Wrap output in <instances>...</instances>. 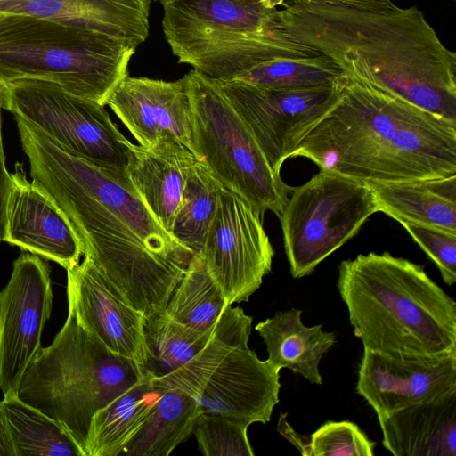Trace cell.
Returning a JSON list of instances; mask_svg holds the SVG:
<instances>
[{
	"label": "cell",
	"mask_w": 456,
	"mask_h": 456,
	"mask_svg": "<svg viewBox=\"0 0 456 456\" xmlns=\"http://www.w3.org/2000/svg\"><path fill=\"white\" fill-rule=\"evenodd\" d=\"M13 118L32 180L67 216L85 257L145 317L165 312L192 252L160 225L124 170L94 162Z\"/></svg>",
	"instance_id": "cell-1"
},
{
	"label": "cell",
	"mask_w": 456,
	"mask_h": 456,
	"mask_svg": "<svg viewBox=\"0 0 456 456\" xmlns=\"http://www.w3.org/2000/svg\"><path fill=\"white\" fill-rule=\"evenodd\" d=\"M280 28L359 82L456 123V53L417 7L371 11L286 1Z\"/></svg>",
	"instance_id": "cell-2"
},
{
	"label": "cell",
	"mask_w": 456,
	"mask_h": 456,
	"mask_svg": "<svg viewBox=\"0 0 456 456\" xmlns=\"http://www.w3.org/2000/svg\"><path fill=\"white\" fill-rule=\"evenodd\" d=\"M294 157L366 183L447 177L456 175V123L346 74Z\"/></svg>",
	"instance_id": "cell-3"
},
{
	"label": "cell",
	"mask_w": 456,
	"mask_h": 456,
	"mask_svg": "<svg viewBox=\"0 0 456 456\" xmlns=\"http://www.w3.org/2000/svg\"><path fill=\"white\" fill-rule=\"evenodd\" d=\"M337 287L364 349L456 354V303L422 265L388 252L358 255L339 264Z\"/></svg>",
	"instance_id": "cell-4"
},
{
	"label": "cell",
	"mask_w": 456,
	"mask_h": 456,
	"mask_svg": "<svg viewBox=\"0 0 456 456\" xmlns=\"http://www.w3.org/2000/svg\"><path fill=\"white\" fill-rule=\"evenodd\" d=\"M287 0H160L165 38L178 62L232 80L265 62L321 53L279 26Z\"/></svg>",
	"instance_id": "cell-5"
},
{
	"label": "cell",
	"mask_w": 456,
	"mask_h": 456,
	"mask_svg": "<svg viewBox=\"0 0 456 456\" xmlns=\"http://www.w3.org/2000/svg\"><path fill=\"white\" fill-rule=\"evenodd\" d=\"M145 373L135 361L110 350L69 310L52 344L27 369L17 395L54 419L84 452L94 414Z\"/></svg>",
	"instance_id": "cell-6"
},
{
	"label": "cell",
	"mask_w": 456,
	"mask_h": 456,
	"mask_svg": "<svg viewBox=\"0 0 456 456\" xmlns=\"http://www.w3.org/2000/svg\"><path fill=\"white\" fill-rule=\"evenodd\" d=\"M136 47L89 29L19 13L0 16V85L45 80L105 106Z\"/></svg>",
	"instance_id": "cell-7"
},
{
	"label": "cell",
	"mask_w": 456,
	"mask_h": 456,
	"mask_svg": "<svg viewBox=\"0 0 456 456\" xmlns=\"http://www.w3.org/2000/svg\"><path fill=\"white\" fill-rule=\"evenodd\" d=\"M253 318L228 305L212 338L189 362L155 379L195 398L202 412L220 414L250 426L270 421L279 403L280 370L248 347Z\"/></svg>",
	"instance_id": "cell-8"
},
{
	"label": "cell",
	"mask_w": 456,
	"mask_h": 456,
	"mask_svg": "<svg viewBox=\"0 0 456 456\" xmlns=\"http://www.w3.org/2000/svg\"><path fill=\"white\" fill-rule=\"evenodd\" d=\"M191 105L195 157L222 186L261 216H280L292 188L270 167L254 135L213 79L184 76Z\"/></svg>",
	"instance_id": "cell-9"
},
{
	"label": "cell",
	"mask_w": 456,
	"mask_h": 456,
	"mask_svg": "<svg viewBox=\"0 0 456 456\" xmlns=\"http://www.w3.org/2000/svg\"><path fill=\"white\" fill-rule=\"evenodd\" d=\"M291 192L279 218L293 278L312 273L379 212L368 183L336 172L320 170Z\"/></svg>",
	"instance_id": "cell-10"
},
{
	"label": "cell",
	"mask_w": 456,
	"mask_h": 456,
	"mask_svg": "<svg viewBox=\"0 0 456 456\" xmlns=\"http://www.w3.org/2000/svg\"><path fill=\"white\" fill-rule=\"evenodd\" d=\"M0 89L2 107L13 117L94 162L125 171L127 139L103 105L40 79H16L1 84Z\"/></svg>",
	"instance_id": "cell-11"
},
{
	"label": "cell",
	"mask_w": 456,
	"mask_h": 456,
	"mask_svg": "<svg viewBox=\"0 0 456 456\" xmlns=\"http://www.w3.org/2000/svg\"><path fill=\"white\" fill-rule=\"evenodd\" d=\"M213 80L278 175L283 162L340 96L341 80L332 86L297 89H265L240 80Z\"/></svg>",
	"instance_id": "cell-12"
},
{
	"label": "cell",
	"mask_w": 456,
	"mask_h": 456,
	"mask_svg": "<svg viewBox=\"0 0 456 456\" xmlns=\"http://www.w3.org/2000/svg\"><path fill=\"white\" fill-rule=\"evenodd\" d=\"M229 305L248 301L272 270L274 249L262 216L224 189L200 252Z\"/></svg>",
	"instance_id": "cell-13"
},
{
	"label": "cell",
	"mask_w": 456,
	"mask_h": 456,
	"mask_svg": "<svg viewBox=\"0 0 456 456\" xmlns=\"http://www.w3.org/2000/svg\"><path fill=\"white\" fill-rule=\"evenodd\" d=\"M51 270L42 257L25 251L12 264L0 290V389L17 395L27 369L41 350V336L51 316Z\"/></svg>",
	"instance_id": "cell-14"
},
{
	"label": "cell",
	"mask_w": 456,
	"mask_h": 456,
	"mask_svg": "<svg viewBox=\"0 0 456 456\" xmlns=\"http://www.w3.org/2000/svg\"><path fill=\"white\" fill-rule=\"evenodd\" d=\"M456 389V354L416 355L364 349L356 391L386 416Z\"/></svg>",
	"instance_id": "cell-15"
},
{
	"label": "cell",
	"mask_w": 456,
	"mask_h": 456,
	"mask_svg": "<svg viewBox=\"0 0 456 456\" xmlns=\"http://www.w3.org/2000/svg\"><path fill=\"white\" fill-rule=\"evenodd\" d=\"M4 241L66 270L78 265L83 255L81 241L67 216L42 185L28 181L20 162L11 173Z\"/></svg>",
	"instance_id": "cell-16"
},
{
	"label": "cell",
	"mask_w": 456,
	"mask_h": 456,
	"mask_svg": "<svg viewBox=\"0 0 456 456\" xmlns=\"http://www.w3.org/2000/svg\"><path fill=\"white\" fill-rule=\"evenodd\" d=\"M67 296L69 310L85 329L144 370L145 316L122 298L87 257L67 270Z\"/></svg>",
	"instance_id": "cell-17"
},
{
	"label": "cell",
	"mask_w": 456,
	"mask_h": 456,
	"mask_svg": "<svg viewBox=\"0 0 456 456\" xmlns=\"http://www.w3.org/2000/svg\"><path fill=\"white\" fill-rule=\"evenodd\" d=\"M106 105L139 145L151 147L160 135L169 134L195 155L191 105L184 77L165 81L127 76Z\"/></svg>",
	"instance_id": "cell-18"
},
{
	"label": "cell",
	"mask_w": 456,
	"mask_h": 456,
	"mask_svg": "<svg viewBox=\"0 0 456 456\" xmlns=\"http://www.w3.org/2000/svg\"><path fill=\"white\" fill-rule=\"evenodd\" d=\"M125 172L146 207L171 234L189 170L198 161L177 138L160 135L148 148L126 141Z\"/></svg>",
	"instance_id": "cell-19"
},
{
	"label": "cell",
	"mask_w": 456,
	"mask_h": 456,
	"mask_svg": "<svg viewBox=\"0 0 456 456\" xmlns=\"http://www.w3.org/2000/svg\"><path fill=\"white\" fill-rule=\"evenodd\" d=\"M151 0H4L1 13L55 20L138 47L149 35Z\"/></svg>",
	"instance_id": "cell-20"
},
{
	"label": "cell",
	"mask_w": 456,
	"mask_h": 456,
	"mask_svg": "<svg viewBox=\"0 0 456 456\" xmlns=\"http://www.w3.org/2000/svg\"><path fill=\"white\" fill-rule=\"evenodd\" d=\"M378 419L395 456H456V389Z\"/></svg>",
	"instance_id": "cell-21"
},
{
	"label": "cell",
	"mask_w": 456,
	"mask_h": 456,
	"mask_svg": "<svg viewBox=\"0 0 456 456\" xmlns=\"http://www.w3.org/2000/svg\"><path fill=\"white\" fill-rule=\"evenodd\" d=\"M302 311L291 308L277 312L258 322L255 330L268 352L267 362L278 370L287 368L311 383L322 384L319 363L336 341L333 332L322 330V324L307 327L301 321Z\"/></svg>",
	"instance_id": "cell-22"
},
{
	"label": "cell",
	"mask_w": 456,
	"mask_h": 456,
	"mask_svg": "<svg viewBox=\"0 0 456 456\" xmlns=\"http://www.w3.org/2000/svg\"><path fill=\"white\" fill-rule=\"evenodd\" d=\"M379 212L456 233V175L415 181L368 183Z\"/></svg>",
	"instance_id": "cell-23"
},
{
	"label": "cell",
	"mask_w": 456,
	"mask_h": 456,
	"mask_svg": "<svg viewBox=\"0 0 456 456\" xmlns=\"http://www.w3.org/2000/svg\"><path fill=\"white\" fill-rule=\"evenodd\" d=\"M165 387L148 373L97 411L84 446L85 456H117L138 431Z\"/></svg>",
	"instance_id": "cell-24"
},
{
	"label": "cell",
	"mask_w": 456,
	"mask_h": 456,
	"mask_svg": "<svg viewBox=\"0 0 456 456\" xmlns=\"http://www.w3.org/2000/svg\"><path fill=\"white\" fill-rule=\"evenodd\" d=\"M201 412L200 405L190 394L166 387L122 452L133 456L169 455L191 436Z\"/></svg>",
	"instance_id": "cell-25"
},
{
	"label": "cell",
	"mask_w": 456,
	"mask_h": 456,
	"mask_svg": "<svg viewBox=\"0 0 456 456\" xmlns=\"http://www.w3.org/2000/svg\"><path fill=\"white\" fill-rule=\"evenodd\" d=\"M0 410L16 456H85L76 440L54 419L17 395L4 396Z\"/></svg>",
	"instance_id": "cell-26"
},
{
	"label": "cell",
	"mask_w": 456,
	"mask_h": 456,
	"mask_svg": "<svg viewBox=\"0 0 456 456\" xmlns=\"http://www.w3.org/2000/svg\"><path fill=\"white\" fill-rule=\"evenodd\" d=\"M228 305H232L228 304L221 287L209 273L199 253L192 255L165 313L191 330L211 333Z\"/></svg>",
	"instance_id": "cell-27"
},
{
	"label": "cell",
	"mask_w": 456,
	"mask_h": 456,
	"mask_svg": "<svg viewBox=\"0 0 456 456\" xmlns=\"http://www.w3.org/2000/svg\"><path fill=\"white\" fill-rule=\"evenodd\" d=\"M224 189L203 162L189 170L171 235L192 254L203 248Z\"/></svg>",
	"instance_id": "cell-28"
},
{
	"label": "cell",
	"mask_w": 456,
	"mask_h": 456,
	"mask_svg": "<svg viewBox=\"0 0 456 456\" xmlns=\"http://www.w3.org/2000/svg\"><path fill=\"white\" fill-rule=\"evenodd\" d=\"M215 330V329H214ZM191 330L165 312L145 317L144 371L155 379L169 375L192 360L213 337Z\"/></svg>",
	"instance_id": "cell-29"
},
{
	"label": "cell",
	"mask_w": 456,
	"mask_h": 456,
	"mask_svg": "<svg viewBox=\"0 0 456 456\" xmlns=\"http://www.w3.org/2000/svg\"><path fill=\"white\" fill-rule=\"evenodd\" d=\"M346 75L329 57L279 59L265 62L235 79L265 89H297L337 84Z\"/></svg>",
	"instance_id": "cell-30"
},
{
	"label": "cell",
	"mask_w": 456,
	"mask_h": 456,
	"mask_svg": "<svg viewBox=\"0 0 456 456\" xmlns=\"http://www.w3.org/2000/svg\"><path fill=\"white\" fill-rule=\"evenodd\" d=\"M248 428L247 424L224 415L201 412L193 434L200 451L206 456H253Z\"/></svg>",
	"instance_id": "cell-31"
},
{
	"label": "cell",
	"mask_w": 456,
	"mask_h": 456,
	"mask_svg": "<svg viewBox=\"0 0 456 456\" xmlns=\"http://www.w3.org/2000/svg\"><path fill=\"white\" fill-rule=\"evenodd\" d=\"M375 443L347 420L328 421L309 436L310 456H372Z\"/></svg>",
	"instance_id": "cell-32"
},
{
	"label": "cell",
	"mask_w": 456,
	"mask_h": 456,
	"mask_svg": "<svg viewBox=\"0 0 456 456\" xmlns=\"http://www.w3.org/2000/svg\"><path fill=\"white\" fill-rule=\"evenodd\" d=\"M438 267L444 281L456 282V233L409 222L400 223Z\"/></svg>",
	"instance_id": "cell-33"
},
{
	"label": "cell",
	"mask_w": 456,
	"mask_h": 456,
	"mask_svg": "<svg viewBox=\"0 0 456 456\" xmlns=\"http://www.w3.org/2000/svg\"><path fill=\"white\" fill-rule=\"evenodd\" d=\"M2 94L0 89V242L4 240L6 224V205L11 185V173L8 172L5 163L2 137Z\"/></svg>",
	"instance_id": "cell-34"
},
{
	"label": "cell",
	"mask_w": 456,
	"mask_h": 456,
	"mask_svg": "<svg viewBox=\"0 0 456 456\" xmlns=\"http://www.w3.org/2000/svg\"><path fill=\"white\" fill-rule=\"evenodd\" d=\"M294 3L327 4L371 11H387L397 6L391 0H289Z\"/></svg>",
	"instance_id": "cell-35"
},
{
	"label": "cell",
	"mask_w": 456,
	"mask_h": 456,
	"mask_svg": "<svg viewBox=\"0 0 456 456\" xmlns=\"http://www.w3.org/2000/svg\"><path fill=\"white\" fill-rule=\"evenodd\" d=\"M287 414L281 413L277 426L278 431L295 445L302 455L310 456L309 436L298 434L286 421Z\"/></svg>",
	"instance_id": "cell-36"
},
{
	"label": "cell",
	"mask_w": 456,
	"mask_h": 456,
	"mask_svg": "<svg viewBox=\"0 0 456 456\" xmlns=\"http://www.w3.org/2000/svg\"><path fill=\"white\" fill-rule=\"evenodd\" d=\"M0 456H16L14 445L10 436L4 418L0 410Z\"/></svg>",
	"instance_id": "cell-37"
},
{
	"label": "cell",
	"mask_w": 456,
	"mask_h": 456,
	"mask_svg": "<svg viewBox=\"0 0 456 456\" xmlns=\"http://www.w3.org/2000/svg\"><path fill=\"white\" fill-rule=\"evenodd\" d=\"M3 13L0 12V16L2 15Z\"/></svg>",
	"instance_id": "cell-38"
},
{
	"label": "cell",
	"mask_w": 456,
	"mask_h": 456,
	"mask_svg": "<svg viewBox=\"0 0 456 456\" xmlns=\"http://www.w3.org/2000/svg\"><path fill=\"white\" fill-rule=\"evenodd\" d=\"M153 1H158V0H153Z\"/></svg>",
	"instance_id": "cell-39"
},
{
	"label": "cell",
	"mask_w": 456,
	"mask_h": 456,
	"mask_svg": "<svg viewBox=\"0 0 456 456\" xmlns=\"http://www.w3.org/2000/svg\"><path fill=\"white\" fill-rule=\"evenodd\" d=\"M0 1H4V0H0Z\"/></svg>",
	"instance_id": "cell-40"
}]
</instances>
